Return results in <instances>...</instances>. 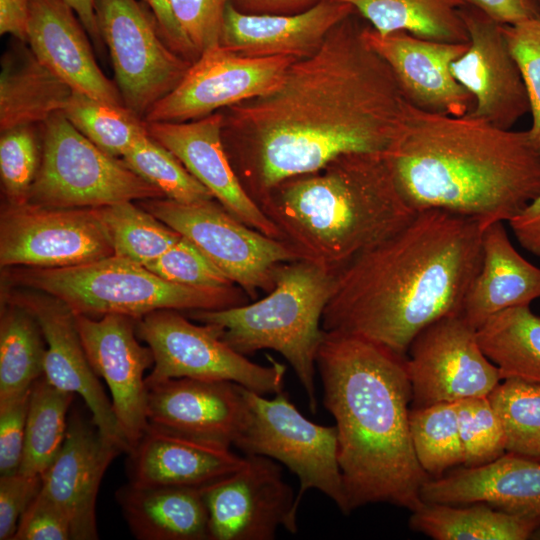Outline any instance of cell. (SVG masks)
<instances>
[{
  "label": "cell",
  "instance_id": "1",
  "mask_svg": "<svg viewBox=\"0 0 540 540\" xmlns=\"http://www.w3.org/2000/svg\"><path fill=\"white\" fill-rule=\"evenodd\" d=\"M356 12L273 91L233 105L243 187L259 205L280 183L347 154L386 155L408 104L393 71L365 41Z\"/></svg>",
  "mask_w": 540,
  "mask_h": 540
},
{
  "label": "cell",
  "instance_id": "2",
  "mask_svg": "<svg viewBox=\"0 0 540 540\" xmlns=\"http://www.w3.org/2000/svg\"><path fill=\"white\" fill-rule=\"evenodd\" d=\"M485 227L445 210L418 211L403 229L337 272L322 329L406 357L427 326L461 314L482 261Z\"/></svg>",
  "mask_w": 540,
  "mask_h": 540
},
{
  "label": "cell",
  "instance_id": "3",
  "mask_svg": "<svg viewBox=\"0 0 540 540\" xmlns=\"http://www.w3.org/2000/svg\"><path fill=\"white\" fill-rule=\"evenodd\" d=\"M406 357L365 339L324 331L316 367L335 419L349 512L389 503L415 509L429 479L411 439Z\"/></svg>",
  "mask_w": 540,
  "mask_h": 540
},
{
  "label": "cell",
  "instance_id": "4",
  "mask_svg": "<svg viewBox=\"0 0 540 540\" xmlns=\"http://www.w3.org/2000/svg\"><path fill=\"white\" fill-rule=\"evenodd\" d=\"M386 157L417 212L445 210L486 228L510 221L540 194V149L529 130L470 114L431 113L408 102Z\"/></svg>",
  "mask_w": 540,
  "mask_h": 540
},
{
  "label": "cell",
  "instance_id": "5",
  "mask_svg": "<svg viewBox=\"0 0 540 540\" xmlns=\"http://www.w3.org/2000/svg\"><path fill=\"white\" fill-rule=\"evenodd\" d=\"M259 207L302 259L335 272L417 214L383 154L340 156L280 183Z\"/></svg>",
  "mask_w": 540,
  "mask_h": 540
},
{
  "label": "cell",
  "instance_id": "6",
  "mask_svg": "<svg viewBox=\"0 0 540 540\" xmlns=\"http://www.w3.org/2000/svg\"><path fill=\"white\" fill-rule=\"evenodd\" d=\"M336 275L309 260L284 262L275 268V285L262 299L225 309L190 311L189 315L219 327L222 339L245 356L264 349L280 353L304 388L311 412L316 413L322 316Z\"/></svg>",
  "mask_w": 540,
  "mask_h": 540
},
{
  "label": "cell",
  "instance_id": "7",
  "mask_svg": "<svg viewBox=\"0 0 540 540\" xmlns=\"http://www.w3.org/2000/svg\"><path fill=\"white\" fill-rule=\"evenodd\" d=\"M15 279L89 317L121 314L139 319L162 309L218 310L250 300L237 285L192 287L172 283L117 255L74 267L28 268L18 271Z\"/></svg>",
  "mask_w": 540,
  "mask_h": 540
},
{
  "label": "cell",
  "instance_id": "8",
  "mask_svg": "<svg viewBox=\"0 0 540 540\" xmlns=\"http://www.w3.org/2000/svg\"><path fill=\"white\" fill-rule=\"evenodd\" d=\"M41 161L26 203L47 208H98L123 201L164 198L81 134L62 112L45 121Z\"/></svg>",
  "mask_w": 540,
  "mask_h": 540
},
{
  "label": "cell",
  "instance_id": "9",
  "mask_svg": "<svg viewBox=\"0 0 540 540\" xmlns=\"http://www.w3.org/2000/svg\"><path fill=\"white\" fill-rule=\"evenodd\" d=\"M248 416L234 446L245 455H261L284 464L299 480L295 506L316 489L348 514L338 463L336 426H323L304 417L282 390L272 399L243 388Z\"/></svg>",
  "mask_w": 540,
  "mask_h": 540
},
{
  "label": "cell",
  "instance_id": "10",
  "mask_svg": "<svg viewBox=\"0 0 540 540\" xmlns=\"http://www.w3.org/2000/svg\"><path fill=\"white\" fill-rule=\"evenodd\" d=\"M136 332L154 356L147 386L194 378L235 382L261 395L283 390L284 364L269 356L270 365L250 361L222 339L219 327L194 324L178 310H157L136 319Z\"/></svg>",
  "mask_w": 540,
  "mask_h": 540
},
{
  "label": "cell",
  "instance_id": "11",
  "mask_svg": "<svg viewBox=\"0 0 540 540\" xmlns=\"http://www.w3.org/2000/svg\"><path fill=\"white\" fill-rule=\"evenodd\" d=\"M140 206L191 240L251 300L273 289L279 264L302 259L287 242L247 226L215 199L180 203L155 198Z\"/></svg>",
  "mask_w": 540,
  "mask_h": 540
},
{
  "label": "cell",
  "instance_id": "12",
  "mask_svg": "<svg viewBox=\"0 0 540 540\" xmlns=\"http://www.w3.org/2000/svg\"><path fill=\"white\" fill-rule=\"evenodd\" d=\"M95 13L124 106L144 119L192 62L166 43L154 16L137 0H95Z\"/></svg>",
  "mask_w": 540,
  "mask_h": 540
},
{
  "label": "cell",
  "instance_id": "13",
  "mask_svg": "<svg viewBox=\"0 0 540 540\" xmlns=\"http://www.w3.org/2000/svg\"><path fill=\"white\" fill-rule=\"evenodd\" d=\"M111 255L97 208L9 203L1 214V267L66 268Z\"/></svg>",
  "mask_w": 540,
  "mask_h": 540
},
{
  "label": "cell",
  "instance_id": "14",
  "mask_svg": "<svg viewBox=\"0 0 540 540\" xmlns=\"http://www.w3.org/2000/svg\"><path fill=\"white\" fill-rule=\"evenodd\" d=\"M405 362L413 408L487 397L502 381L479 345L477 329L462 314L443 317L423 329Z\"/></svg>",
  "mask_w": 540,
  "mask_h": 540
},
{
  "label": "cell",
  "instance_id": "15",
  "mask_svg": "<svg viewBox=\"0 0 540 540\" xmlns=\"http://www.w3.org/2000/svg\"><path fill=\"white\" fill-rule=\"evenodd\" d=\"M296 59L249 57L221 44L202 52L175 88L146 114V122H186L263 96L282 82Z\"/></svg>",
  "mask_w": 540,
  "mask_h": 540
},
{
  "label": "cell",
  "instance_id": "16",
  "mask_svg": "<svg viewBox=\"0 0 540 540\" xmlns=\"http://www.w3.org/2000/svg\"><path fill=\"white\" fill-rule=\"evenodd\" d=\"M244 464L202 486L209 540H272L279 526L297 532L296 494L273 459L244 455Z\"/></svg>",
  "mask_w": 540,
  "mask_h": 540
},
{
  "label": "cell",
  "instance_id": "17",
  "mask_svg": "<svg viewBox=\"0 0 540 540\" xmlns=\"http://www.w3.org/2000/svg\"><path fill=\"white\" fill-rule=\"evenodd\" d=\"M75 316L88 360L109 387L113 410L130 452L149 424L144 374L154 364L153 353L149 346L139 343L136 319L132 317L105 314L95 319L76 313Z\"/></svg>",
  "mask_w": 540,
  "mask_h": 540
},
{
  "label": "cell",
  "instance_id": "18",
  "mask_svg": "<svg viewBox=\"0 0 540 540\" xmlns=\"http://www.w3.org/2000/svg\"><path fill=\"white\" fill-rule=\"evenodd\" d=\"M461 14L469 45L451 64V71L474 98V108L468 114L512 129L530 113V101L502 24L468 3Z\"/></svg>",
  "mask_w": 540,
  "mask_h": 540
},
{
  "label": "cell",
  "instance_id": "19",
  "mask_svg": "<svg viewBox=\"0 0 540 540\" xmlns=\"http://www.w3.org/2000/svg\"><path fill=\"white\" fill-rule=\"evenodd\" d=\"M146 123L148 134L171 151L231 215L268 237L283 240L232 166L223 141L222 114L215 112L186 122Z\"/></svg>",
  "mask_w": 540,
  "mask_h": 540
},
{
  "label": "cell",
  "instance_id": "20",
  "mask_svg": "<svg viewBox=\"0 0 540 540\" xmlns=\"http://www.w3.org/2000/svg\"><path fill=\"white\" fill-rule=\"evenodd\" d=\"M122 452L92 420L71 411L65 441L42 475L40 491L67 519L71 540L98 539L95 508L99 487L107 468Z\"/></svg>",
  "mask_w": 540,
  "mask_h": 540
},
{
  "label": "cell",
  "instance_id": "21",
  "mask_svg": "<svg viewBox=\"0 0 540 540\" xmlns=\"http://www.w3.org/2000/svg\"><path fill=\"white\" fill-rule=\"evenodd\" d=\"M37 292L19 293L10 299L29 309L41 326L46 341L44 378L60 390L81 396L102 435L128 453L130 448L118 425L112 403L86 355L75 313L62 300Z\"/></svg>",
  "mask_w": 540,
  "mask_h": 540
},
{
  "label": "cell",
  "instance_id": "22",
  "mask_svg": "<svg viewBox=\"0 0 540 540\" xmlns=\"http://www.w3.org/2000/svg\"><path fill=\"white\" fill-rule=\"evenodd\" d=\"M367 44L393 71L406 99L431 113L463 116L474 108V98L454 77L451 64L469 43H445L407 32L386 35L364 27Z\"/></svg>",
  "mask_w": 540,
  "mask_h": 540
},
{
  "label": "cell",
  "instance_id": "23",
  "mask_svg": "<svg viewBox=\"0 0 540 540\" xmlns=\"http://www.w3.org/2000/svg\"><path fill=\"white\" fill-rule=\"evenodd\" d=\"M147 388L150 424L229 447L245 427L244 387L235 382L174 378Z\"/></svg>",
  "mask_w": 540,
  "mask_h": 540
},
{
  "label": "cell",
  "instance_id": "24",
  "mask_svg": "<svg viewBox=\"0 0 540 540\" xmlns=\"http://www.w3.org/2000/svg\"><path fill=\"white\" fill-rule=\"evenodd\" d=\"M355 12L344 0H322L296 14H249L230 1L224 11L220 44L244 56L298 60L313 54L329 32Z\"/></svg>",
  "mask_w": 540,
  "mask_h": 540
},
{
  "label": "cell",
  "instance_id": "25",
  "mask_svg": "<svg viewBox=\"0 0 540 540\" xmlns=\"http://www.w3.org/2000/svg\"><path fill=\"white\" fill-rule=\"evenodd\" d=\"M129 484L138 487H202L239 469L245 462L229 446L148 424L129 452Z\"/></svg>",
  "mask_w": 540,
  "mask_h": 540
},
{
  "label": "cell",
  "instance_id": "26",
  "mask_svg": "<svg viewBox=\"0 0 540 540\" xmlns=\"http://www.w3.org/2000/svg\"><path fill=\"white\" fill-rule=\"evenodd\" d=\"M86 32L65 0H32L26 42L36 57L74 91L124 105L116 83L98 66Z\"/></svg>",
  "mask_w": 540,
  "mask_h": 540
},
{
  "label": "cell",
  "instance_id": "27",
  "mask_svg": "<svg viewBox=\"0 0 540 540\" xmlns=\"http://www.w3.org/2000/svg\"><path fill=\"white\" fill-rule=\"evenodd\" d=\"M420 498L449 505L485 503L540 526V463L506 452L482 466L429 477Z\"/></svg>",
  "mask_w": 540,
  "mask_h": 540
},
{
  "label": "cell",
  "instance_id": "28",
  "mask_svg": "<svg viewBox=\"0 0 540 540\" xmlns=\"http://www.w3.org/2000/svg\"><path fill=\"white\" fill-rule=\"evenodd\" d=\"M503 223L484 229L481 266L463 300L461 314L475 329L502 310L540 298V267L517 251Z\"/></svg>",
  "mask_w": 540,
  "mask_h": 540
},
{
  "label": "cell",
  "instance_id": "29",
  "mask_svg": "<svg viewBox=\"0 0 540 540\" xmlns=\"http://www.w3.org/2000/svg\"><path fill=\"white\" fill-rule=\"evenodd\" d=\"M116 500L139 540H208V511L202 487H138L127 484Z\"/></svg>",
  "mask_w": 540,
  "mask_h": 540
},
{
  "label": "cell",
  "instance_id": "30",
  "mask_svg": "<svg viewBox=\"0 0 540 540\" xmlns=\"http://www.w3.org/2000/svg\"><path fill=\"white\" fill-rule=\"evenodd\" d=\"M73 89L43 64L31 48L5 53L0 74V130L43 124L63 112Z\"/></svg>",
  "mask_w": 540,
  "mask_h": 540
},
{
  "label": "cell",
  "instance_id": "31",
  "mask_svg": "<svg viewBox=\"0 0 540 540\" xmlns=\"http://www.w3.org/2000/svg\"><path fill=\"white\" fill-rule=\"evenodd\" d=\"M410 527L435 540H525L539 525L485 503L449 505L421 502Z\"/></svg>",
  "mask_w": 540,
  "mask_h": 540
},
{
  "label": "cell",
  "instance_id": "32",
  "mask_svg": "<svg viewBox=\"0 0 540 540\" xmlns=\"http://www.w3.org/2000/svg\"><path fill=\"white\" fill-rule=\"evenodd\" d=\"M379 34L407 32L419 38L469 43L462 18L465 0H344Z\"/></svg>",
  "mask_w": 540,
  "mask_h": 540
},
{
  "label": "cell",
  "instance_id": "33",
  "mask_svg": "<svg viewBox=\"0 0 540 540\" xmlns=\"http://www.w3.org/2000/svg\"><path fill=\"white\" fill-rule=\"evenodd\" d=\"M477 338L502 380L540 385V316L530 305L494 314L477 329Z\"/></svg>",
  "mask_w": 540,
  "mask_h": 540
},
{
  "label": "cell",
  "instance_id": "34",
  "mask_svg": "<svg viewBox=\"0 0 540 540\" xmlns=\"http://www.w3.org/2000/svg\"><path fill=\"white\" fill-rule=\"evenodd\" d=\"M46 341L33 313L9 299L0 321V401L31 389L43 375Z\"/></svg>",
  "mask_w": 540,
  "mask_h": 540
},
{
  "label": "cell",
  "instance_id": "35",
  "mask_svg": "<svg viewBox=\"0 0 540 540\" xmlns=\"http://www.w3.org/2000/svg\"><path fill=\"white\" fill-rule=\"evenodd\" d=\"M74 396L51 385L43 375L34 382L19 472L42 476L55 460L65 441Z\"/></svg>",
  "mask_w": 540,
  "mask_h": 540
},
{
  "label": "cell",
  "instance_id": "36",
  "mask_svg": "<svg viewBox=\"0 0 540 540\" xmlns=\"http://www.w3.org/2000/svg\"><path fill=\"white\" fill-rule=\"evenodd\" d=\"M114 255L146 266L160 257L181 235L132 201L97 208Z\"/></svg>",
  "mask_w": 540,
  "mask_h": 540
},
{
  "label": "cell",
  "instance_id": "37",
  "mask_svg": "<svg viewBox=\"0 0 540 540\" xmlns=\"http://www.w3.org/2000/svg\"><path fill=\"white\" fill-rule=\"evenodd\" d=\"M62 113L81 134L116 158H121L147 133L146 121L126 106L100 101L78 91H73Z\"/></svg>",
  "mask_w": 540,
  "mask_h": 540
},
{
  "label": "cell",
  "instance_id": "38",
  "mask_svg": "<svg viewBox=\"0 0 540 540\" xmlns=\"http://www.w3.org/2000/svg\"><path fill=\"white\" fill-rule=\"evenodd\" d=\"M409 424L417 460L429 477L464 465L455 402L411 407Z\"/></svg>",
  "mask_w": 540,
  "mask_h": 540
},
{
  "label": "cell",
  "instance_id": "39",
  "mask_svg": "<svg viewBox=\"0 0 540 540\" xmlns=\"http://www.w3.org/2000/svg\"><path fill=\"white\" fill-rule=\"evenodd\" d=\"M506 435V452L540 463V385L502 380L488 396Z\"/></svg>",
  "mask_w": 540,
  "mask_h": 540
},
{
  "label": "cell",
  "instance_id": "40",
  "mask_svg": "<svg viewBox=\"0 0 540 540\" xmlns=\"http://www.w3.org/2000/svg\"><path fill=\"white\" fill-rule=\"evenodd\" d=\"M121 160L135 174L157 188L166 199L180 203L214 199L180 160L148 132L133 143Z\"/></svg>",
  "mask_w": 540,
  "mask_h": 540
},
{
  "label": "cell",
  "instance_id": "41",
  "mask_svg": "<svg viewBox=\"0 0 540 540\" xmlns=\"http://www.w3.org/2000/svg\"><path fill=\"white\" fill-rule=\"evenodd\" d=\"M465 467L488 464L506 453L502 421L487 397L455 402Z\"/></svg>",
  "mask_w": 540,
  "mask_h": 540
},
{
  "label": "cell",
  "instance_id": "42",
  "mask_svg": "<svg viewBox=\"0 0 540 540\" xmlns=\"http://www.w3.org/2000/svg\"><path fill=\"white\" fill-rule=\"evenodd\" d=\"M41 161L35 125L1 132L0 176L9 203H26Z\"/></svg>",
  "mask_w": 540,
  "mask_h": 540
},
{
  "label": "cell",
  "instance_id": "43",
  "mask_svg": "<svg viewBox=\"0 0 540 540\" xmlns=\"http://www.w3.org/2000/svg\"><path fill=\"white\" fill-rule=\"evenodd\" d=\"M161 278L192 287H227L230 278L191 240L181 236L156 260L145 266Z\"/></svg>",
  "mask_w": 540,
  "mask_h": 540
},
{
  "label": "cell",
  "instance_id": "44",
  "mask_svg": "<svg viewBox=\"0 0 540 540\" xmlns=\"http://www.w3.org/2000/svg\"><path fill=\"white\" fill-rule=\"evenodd\" d=\"M502 30L528 93L532 115L528 130L540 149V17L502 24Z\"/></svg>",
  "mask_w": 540,
  "mask_h": 540
},
{
  "label": "cell",
  "instance_id": "45",
  "mask_svg": "<svg viewBox=\"0 0 540 540\" xmlns=\"http://www.w3.org/2000/svg\"><path fill=\"white\" fill-rule=\"evenodd\" d=\"M173 15L198 56L220 44L226 5L231 0H169Z\"/></svg>",
  "mask_w": 540,
  "mask_h": 540
},
{
  "label": "cell",
  "instance_id": "46",
  "mask_svg": "<svg viewBox=\"0 0 540 540\" xmlns=\"http://www.w3.org/2000/svg\"><path fill=\"white\" fill-rule=\"evenodd\" d=\"M30 390L0 401V476L19 471L22 461Z\"/></svg>",
  "mask_w": 540,
  "mask_h": 540
},
{
  "label": "cell",
  "instance_id": "47",
  "mask_svg": "<svg viewBox=\"0 0 540 540\" xmlns=\"http://www.w3.org/2000/svg\"><path fill=\"white\" fill-rule=\"evenodd\" d=\"M42 476L16 472L0 476V540H13L18 523L38 496Z\"/></svg>",
  "mask_w": 540,
  "mask_h": 540
},
{
  "label": "cell",
  "instance_id": "48",
  "mask_svg": "<svg viewBox=\"0 0 540 540\" xmlns=\"http://www.w3.org/2000/svg\"><path fill=\"white\" fill-rule=\"evenodd\" d=\"M13 540H71V530L65 516L40 492L22 515Z\"/></svg>",
  "mask_w": 540,
  "mask_h": 540
},
{
  "label": "cell",
  "instance_id": "49",
  "mask_svg": "<svg viewBox=\"0 0 540 540\" xmlns=\"http://www.w3.org/2000/svg\"><path fill=\"white\" fill-rule=\"evenodd\" d=\"M494 21L511 25L540 17L538 0H465Z\"/></svg>",
  "mask_w": 540,
  "mask_h": 540
},
{
  "label": "cell",
  "instance_id": "50",
  "mask_svg": "<svg viewBox=\"0 0 540 540\" xmlns=\"http://www.w3.org/2000/svg\"><path fill=\"white\" fill-rule=\"evenodd\" d=\"M152 11L156 24L166 43L178 54L185 57L197 55L178 25L171 10L169 0H144ZM188 60V59H187Z\"/></svg>",
  "mask_w": 540,
  "mask_h": 540
},
{
  "label": "cell",
  "instance_id": "51",
  "mask_svg": "<svg viewBox=\"0 0 540 540\" xmlns=\"http://www.w3.org/2000/svg\"><path fill=\"white\" fill-rule=\"evenodd\" d=\"M508 223L520 246L540 257V194Z\"/></svg>",
  "mask_w": 540,
  "mask_h": 540
},
{
  "label": "cell",
  "instance_id": "52",
  "mask_svg": "<svg viewBox=\"0 0 540 540\" xmlns=\"http://www.w3.org/2000/svg\"><path fill=\"white\" fill-rule=\"evenodd\" d=\"M32 0H0V34L26 42Z\"/></svg>",
  "mask_w": 540,
  "mask_h": 540
},
{
  "label": "cell",
  "instance_id": "53",
  "mask_svg": "<svg viewBox=\"0 0 540 540\" xmlns=\"http://www.w3.org/2000/svg\"><path fill=\"white\" fill-rule=\"evenodd\" d=\"M322 0H231L241 12L249 14H296Z\"/></svg>",
  "mask_w": 540,
  "mask_h": 540
},
{
  "label": "cell",
  "instance_id": "54",
  "mask_svg": "<svg viewBox=\"0 0 540 540\" xmlns=\"http://www.w3.org/2000/svg\"><path fill=\"white\" fill-rule=\"evenodd\" d=\"M75 11L89 36L92 38L97 48L102 46L103 40L100 36L96 13L95 0H65Z\"/></svg>",
  "mask_w": 540,
  "mask_h": 540
},
{
  "label": "cell",
  "instance_id": "55",
  "mask_svg": "<svg viewBox=\"0 0 540 540\" xmlns=\"http://www.w3.org/2000/svg\"><path fill=\"white\" fill-rule=\"evenodd\" d=\"M530 539L540 540V526L535 529Z\"/></svg>",
  "mask_w": 540,
  "mask_h": 540
},
{
  "label": "cell",
  "instance_id": "56",
  "mask_svg": "<svg viewBox=\"0 0 540 540\" xmlns=\"http://www.w3.org/2000/svg\"><path fill=\"white\" fill-rule=\"evenodd\" d=\"M538 1H539V3H540V0H538Z\"/></svg>",
  "mask_w": 540,
  "mask_h": 540
}]
</instances>
